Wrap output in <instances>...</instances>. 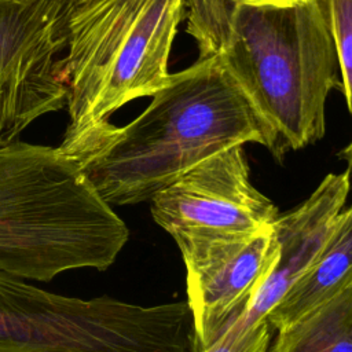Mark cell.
Segmentation results:
<instances>
[{"label":"cell","mask_w":352,"mask_h":352,"mask_svg":"<svg viewBox=\"0 0 352 352\" xmlns=\"http://www.w3.org/2000/svg\"><path fill=\"white\" fill-rule=\"evenodd\" d=\"M154 221L182 256L220 241L250 238L272 226L278 209L250 182L242 146L197 164L150 199Z\"/></svg>","instance_id":"5b68a950"},{"label":"cell","mask_w":352,"mask_h":352,"mask_svg":"<svg viewBox=\"0 0 352 352\" xmlns=\"http://www.w3.org/2000/svg\"><path fill=\"white\" fill-rule=\"evenodd\" d=\"M184 19L183 0H153L140 15L133 38L114 69L95 111L92 128L78 140L103 128L110 116L128 102L153 96L169 80L168 62L177 26Z\"/></svg>","instance_id":"30bf717a"},{"label":"cell","mask_w":352,"mask_h":352,"mask_svg":"<svg viewBox=\"0 0 352 352\" xmlns=\"http://www.w3.org/2000/svg\"><path fill=\"white\" fill-rule=\"evenodd\" d=\"M220 56L276 135L282 157L324 136L340 66L322 0L232 6Z\"/></svg>","instance_id":"3957f363"},{"label":"cell","mask_w":352,"mask_h":352,"mask_svg":"<svg viewBox=\"0 0 352 352\" xmlns=\"http://www.w3.org/2000/svg\"><path fill=\"white\" fill-rule=\"evenodd\" d=\"M349 170L329 173L314 192L272 223L279 248L278 261L239 318L250 326L267 319L289 287L301 276L327 239L349 192Z\"/></svg>","instance_id":"9c48e42d"},{"label":"cell","mask_w":352,"mask_h":352,"mask_svg":"<svg viewBox=\"0 0 352 352\" xmlns=\"http://www.w3.org/2000/svg\"><path fill=\"white\" fill-rule=\"evenodd\" d=\"M302 0H224L231 10L235 4H254V6H289Z\"/></svg>","instance_id":"2e32d148"},{"label":"cell","mask_w":352,"mask_h":352,"mask_svg":"<svg viewBox=\"0 0 352 352\" xmlns=\"http://www.w3.org/2000/svg\"><path fill=\"white\" fill-rule=\"evenodd\" d=\"M187 33L195 40L199 56L220 54L228 32L231 10L224 0H183Z\"/></svg>","instance_id":"4fadbf2b"},{"label":"cell","mask_w":352,"mask_h":352,"mask_svg":"<svg viewBox=\"0 0 352 352\" xmlns=\"http://www.w3.org/2000/svg\"><path fill=\"white\" fill-rule=\"evenodd\" d=\"M187 301L70 297L0 271V352H201Z\"/></svg>","instance_id":"277c9868"},{"label":"cell","mask_w":352,"mask_h":352,"mask_svg":"<svg viewBox=\"0 0 352 352\" xmlns=\"http://www.w3.org/2000/svg\"><path fill=\"white\" fill-rule=\"evenodd\" d=\"M62 1L67 51L62 66L69 125L59 146H66L89 131L104 87L153 0Z\"/></svg>","instance_id":"52a82bcc"},{"label":"cell","mask_w":352,"mask_h":352,"mask_svg":"<svg viewBox=\"0 0 352 352\" xmlns=\"http://www.w3.org/2000/svg\"><path fill=\"white\" fill-rule=\"evenodd\" d=\"M129 230L59 147L0 138V271L50 282L104 271Z\"/></svg>","instance_id":"7a4b0ae2"},{"label":"cell","mask_w":352,"mask_h":352,"mask_svg":"<svg viewBox=\"0 0 352 352\" xmlns=\"http://www.w3.org/2000/svg\"><path fill=\"white\" fill-rule=\"evenodd\" d=\"M245 143L282 158L276 135L220 54L170 74L129 124L103 128L63 153L110 206L150 201L204 160Z\"/></svg>","instance_id":"6da1fadb"},{"label":"cell","mask_w":352,"mask_h":352,"mask_svg":"<svg viewBox=\"0 0 352 352\" xmlns=\"http://www.w3.org/2000/svg\"><path fill=\"white\" fill-rule=\"evenodd\" d=\"M270 352H352V283L278 330Z\"/></svg>","instance_id":"7c38bea8"},{"label":"cell","mask_w":352,"mask_h":352,"mask_svg":"<svg viewBox=\"0 0 352 352\" xmlns=\"http://www.w3.org/2000/svg\"><path fill=\"white\" fill-rule=\"evenodd\" d=\"M278 257L272 226L250 238L208 243L183 256L187 302L202 349L246 312Z\"/></svg>","instance_id":"ba28073f"},{"label":"cell","mask_w":352,"mask_h":352,"mask_svg":"<svg viewBox=\"0 0 352 352\" xmlns=\"http://www.w3.org/2000/svg\"><path fill=\"white\" fill-rule=\"evenodd\" d=\"M62 0H0V138L66 106Z\"/></svg>","instance_id":"8992f818"},{"label":"cell","mask_w":352,"mask_h":352,"mask_svg":"<svg viewBox=\"0 0 352 352\" xmlns=\"http://www.w3.org/2000/svg\"><path fill=\"white\" fill-rule=\"evenodd\" d=\"M340 155L346 161L349 175L352 176V140H351V143H349L346 147L342 148V151L340 153Z\"/></svg>","instance_id":"e0dca14e"},{"label":"cell","mask_w":352,"mask_h":352,"mask_svg":"<svg viewBox=\"0 0 352 352\" xmlns=\"http://www.w3.org/2000/svg\"><path fill=\"white\" fill-rule=\"evenodd\" d=\"M272 326L267 319L246 326L236 319L208 348L201 352H270Z\"/></svg>","instance_id":"9a60e30c"},{"label":"cell","mask_w":352,"mask_h":352,"mask_svg":"<svg viewBox=\"0 0 352 352\" xmlns=\"http://www.w3.org/2000/svg\"><path fill=\"white\" fill-rule=\"evenodd\" d=\"M352 283V205L341 210L309 267L268 314L272 329L282 330Z\"/></svg>","instance_id":"8fae6325"},{"label":"cell","mask_w":352,"mask_h":352,"mask_svg":"<svg viewBox=\"0 0 352 352\" xmlns=\"http://www.w3.org/2000/svg\"><path fill=\"white\" fill-rule=\"evenodd\" d=\"M336 45L342 92L352 114V0H322Z\"/></svg>","instance_id":"5bb4252c"}]
</instances>
